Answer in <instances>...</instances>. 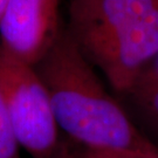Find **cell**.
I'll list each match as a JSON object with an SVG mask.
<instances>
[{"label":"cell","mask_w":158,"mask_h":158,"mask_svg":"<svg viewBox=\"0 0 158 158\" xmlns=\"http://www.w3.org/2000/svg\"><path fill=\"white\" fill-rule=\"evenodd\" d=\"M34 69L47 88L57 129L70 143L95 152L158 158V149L108 93L66 28Z\"/></svg>","instance_id":"6da1fadb"},{"label":"cell","mask_w":158,"mask_h":158,"mask_svg":"<svg viewBox=\"0 0 158 158\" xmlns=\"http://www.w3.org/2000/svg\"><path fill=\"white\" fill-rule=\"evenodd\" d=\"M66 29L114 90L127 95L158 52V0H72Z\"/></svg>","instance_id":"7a4b0ae2"},{"label":"cell","mask_w":158,"mask_h":158,"mask_svg":"<svg viewBox=\"0 0 158 158\" xmlns=\"http://www.w3.org/2000/svg\"><path fill=\"white\" fill-rule=\"evenodd\" d=\"M0 89L15 139L32 158H55L62 142L46 85L33 66L0 46Z\"/></svg>","instance_id":"3957f363"},{"label":"cell","mask_w":158,"mask_h":158,"mask_svg":"<svg viewBox=\"0 0 158 158\" xmlns=\"http://www.w3.org/2000/svg\"><path fill=\"white\" fill-rule=\"evenodd\" d=\"M62 31L59 0H10L0 19V46L34 67Z\"/></svg>","instance_id":"277c9868"},{"label":"cell","mask_w":158,"mask_h":158,"mask_svg":"<svg viewBox=\"0 0 158 158\" xmlns=\"http://www.w3.org/2000/svg\"><path fill=\"white\" fill-rule=\"evenodd\" d=\"M158 89V52L153 55L147 64L142 68L131 85L129 91L127 93V97H129L131 102L141 100L152 91Z\"/></svg>","instance_id":"5b68a950"},{"label":"cell","mask_w":158,"mask_h":158,"mask_svg":"<svg viewBox=\"0 0 158 158\" xmlns=\"http://www.w3.org/2000/svg\"><path fill=\"white\" fill-rule=\"evenodd\" d=\"M19 148L0 89V158H20Z\"/></svg>","instance_id":"8992f818"},{"label":"cell","mask_w":158,"mask_h":158,"mask_svg":"<svg viewBox=\"0 0 158 158\" xmlns=\"http://www.w3.org/2000/svg\"><path fill=\"white\" fill-rule=\"evenodd\" d=\"M132 103L141 111L148 124L158 132V89Z\"/></svg>","instance_id":"52a82bcc"},{"label":"cell","mask_w":158,"mask_h":158,"mask_svg":"<svg viewBox=\"0 0 158 158\" xmlns=\"http://www.w3.org/2000/svg\"><path fill=\"white\" fill-rule=\"evenodd\" d=\"M55 158H87V156L82 148L77 147V145H75L74 148L73 143L69 144L68 142H64V143L62 142L61 148Z\"/></svg>","instance_id":"ba28073f"},{"label":"cell","mask_w":158,"mask_h":158,"mask_svg":"<svg viewBox=\"0 0 158 158\" xmlns=\"http://www.w3.org/2000/svg\"><path fill=\"white\" fill-rule=\"evenodd\" d=\"M85 152L87 158H143V157H137V156H131V155H124V153L95 152V151H88V150H85Z\"/></svg>","instance_id":"9c48e42d"},{"label":"cell","mask_w":158,"mask_h":158,"mask_svg":"<svg viewBox=\"0 0 158 158\" xmlns=\"http://www.w3.org/2000/svg\"><path fill=\"white\" fill-rule=\"evenodd\" d=\"M8 1H10V0H0V19H1V15H2V13L5 11Z\"/></svg>","instance_id":"30bf717a"}]
</instances>
